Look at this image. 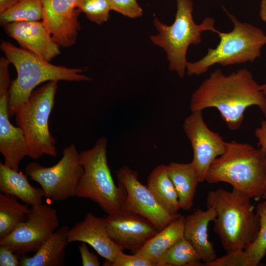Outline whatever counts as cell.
I'll return each mask as SVG.
<instances>
[{
	"label": "cell",
	"instance_id": "6da1fadb",
	"mask_svg": "<svg viewBox=\"0 0 266 266\" xmlns=\"http://www.w3.org/2000/svg\"><path fill=\"white\" fill-rule=\"evenodd\" d=\"M251 106H257L266 119V97L246 68L228 75L220 69L214 70L192 94L190 104L191 111L216 108L232 131L240 128Z\"/></svg>",
	"mask_w": 266,
	"mask_h": 266
},
{
	"label": "cell",
	"instance_id": "7a4b0ae2",
	"mask_svg": "<svg viewBox=\"0 0 266 266\" xmlns=\"http://www.w3.org/2000/svg\"><path fill=\"white\" fill-rule=\"evenodd\" d=\"M226 182L250 199L262 197L266 182V150L233 140L211 164L205 180Z\"/></svg>",
	"mask_w": 266,
	"mask_h": 266
},
{
	"label": "cell",
	"instance_id": "3957f363",
	"mask_svg": "<svg viewBox=\"0 0 266 266\" xmlns=\"http://www.w3.org/2000/svg\"><path fill=\"white\" fill-rule=\"evenodd\" d=\"M251 200L233 188L207 194L206 207L216 213L214 230L227 252L244 249L257 237L260 221Z\"/></svg>",
	"mask_w": 266,
	"mask_h": 266
},
{
	"label": "cell",
	"instance_id": "277c9868",
	"mask_svg": "<svg viewBox=\"0 0 266 266\" xmlns=\"http://www.w3.org/2000/svg\"><path fill=\"white\" fill-rule=\"evenodd\" d=\"M1 50L15 67L17 77L11 83L8 91L10 117L30 98L33 90L46 81L64 80L87 81L91 78L82 74L81 68H68L51 64L33 53L18 48L7 41H2Z\"/></svg>",
	"mask_w": 266,
	"mask_h": 266
},
{
	"label": "cell",
	"instance_id": "5b68a950",
	"mask_svg": "<svg viewBox=\"0 0 266 266\" xmlns=\"http://www.w3.org/2000/svg\"><path fill=\"white\" fill-rule=\"evenodd\" d=\"M224 10L233 24V30L227 33L217 30L218 44L208 48L206 54L194 62H188L186 73L189 76L206 72L215 65L222 66L253 63L260 58L262 49L266 45V34L260 28L239 21L224 7Z\"/></svg>",
	"mask_w": 266,
	"mask_h": 266
},
{
	"label": "cell",
	"instance_id": "8992f818",
	"mask_svg": "<svg viewBox=\"0 0 266 266\" xmlns=\"http://www.w3.org/2000/svg\"><path fill=\"white\" fill-rule=\"evenodd\" d=\"M176 12L174 21L170 25L160 21L157 17L153 20L158 33L150 36L151 42L166 53L168 68L183 78L186 72L188 61L186 55L189 47L201 42V34L205 31L216 33L215 20L206 17L200 24L193 18V2L191 0H175Z\"/></svg>",
	"mask_w": 266,
	"mask_h": 266
},
{
	"label": "cell",
	"instance_id": "52a82bcc",
	"mask_svg": "<svg viewBox=\"0 0 266 266\" xmlns=\"http://www.w3.org/2000/svg\"><path fill=\"white\" fill-rule=\"evenodd\" d=\"M107 139L100 137L91 149L79 153L83 173L79 181L76 197L91 200L107 214L120 210L127 193L124 186H116L108 165Z\"/></svg>",
	"mask_w": 266,
	"mask_h": 266
},
{
	"label": "cell",
	"instance_id": "ba28073f",
	"mask_svg": "<svg viewBox=\"0 0 266 266\" xmlns=\"http://www.w3.org/2000/svg\"><path fill=\"white\" fill-rule=\"evenodd\" d=\"M58 82L48 81L34 91L15 114L17 126L22 129L26 139L28 156L33 160L44 155L57 156L56 140L50 131L49 120Z\"/></svg>",
	"mask_w": 266,
	"mask_h": 266
},
{
	"label": "cell",
	"instance_id": "9c48e42d",
	"mask_svg": "<svg viewBox=\"0 0 266 266\" xmlns=\"http://www.w3.org/2000/svg\"><path fill=\"white\" fill-rule=\"evenodd\" d=\"M79 156L76 147L72 144L64 149L62 158L55 165L45 167L30 162L25 167V173L40 185L44 197L54 201L63 200L76 196L83 173Z\"/></svg>",
	"mask_w": 266,
	"mask_h": 266
},
{
	"label": "cell",
	"instance_id": "30bf717a",
	"mask_svg": "<svg viewBox=\"0 0 266 266\" xmlns=\"http://www.w3.org/2000/svg\"><path fill=\"white\" fill-rule=\"evenodd\" d=\"M59 226L55 208L42 203L31 205L27 220L0 240V245L10 249L20 259L29 252L35 253Z\"/></svg>",
	"mask_w": 266,
	"mask_h": 266
},
{
	"label": "cell",
	"instance_id": "8fae6325",
	"mask_svg": "<svg viewBox=\"0 0 266 266\" xmlns=\"http://www.w3.org/2000/svg\"><path fill=\"white\" fill-rule=\"evenodd\" d=\"M118 183L125 188L127 195L121 209L140 215L160 231L180 214H172L157 200L147 185L138 179L137 172L127 166L116 171Z\"/></svg>",
	"mask_w": 266,
	"mask_h": 266
},
{
	"label": "cell",
	"instance_id": "7c38bea8",
	"mask_svg": "<svg viewBox=\"0 0 266 266\" xmlns=\"http://www.w3.org/2000/svg\"><path fill=\"white\" fill-rule=\"evenodd\" d=\"M183 128L193 150L191 163L200 183L203 182L212 162L224 153L226 142L208 128L202 111H192L185 119Z\"/></svg>",
	"mask_w": 266,
	"mask_h": 266
},
{
	"label": "cell",
	"instance_id": "4fadbf2b",
	"mask_svg": "<svg viewBox=\"0 0 266 266\" xmlns=\"http://www.w3.org/2000/svg\"><path fill=\"white\" fill-rule=\"evenodd\" d=\"M105 219L109 236L122 250L136 252L159 231L146 218L122 209Z\"/></svg>",
	"mask_w": 266,
	"mask_h": 266
},
{
	"label": "cell",
	"instance_id": "5bb4252c",
	"mask_svg": "<svg viewBox=\"0 0 266 266\" xmlns=\"http://www.w3.org/2000/svg\"><path fill=\"white\" fill-rule=\"evenodd\" d=\"M77 0H42V22L53 40L63 47L76 42L81 27L78 18L81 11L75 6Z\"/></svg>",
	"mask_w": 266,
	"mask_h": 266
},
{
	"label": "cell",
	"instance_id": "9a60e30c",
	"mask_svg": "<svg viewBox=\"0 0 266 266\" xmlns=\"http://www.w3.org/2000/svg\"><path fill=\"white\" fill-rule=\"evenodd\" d=\"M11 82L9 75L0 76V151L4 164L19 170L20 162L28 156V149L24 132L10 121L8 110V91Z\"/></svg>",
	"mask_w": 266,
	"mask_h": 266
},
{
	"label": "cell",
	"instance_id": "2e32d148",
	"mask_svg": "<svg viewBox=\"0 0 266 266\" xmlns=\"http://www.w3.org/2000/svg\"><path fill=\"white\" fill-rule=\"evenodd\" d=\"M67 238L69 243L79 241L90 245L106 260L105 264L107 266H110L117 254L122 250L109 236L105 218L96 216L90 212L69 229Z\"/></svg>",
	"mask_w": 266,
	"mask_h": 266
},
{
	"label": "cell",
	"instance_id": "e0dca14e",
	"mask_svg": "<svg viewBox=\"0 0 266 266\" xmlns=\"http://www.w3.org/2000/svg\"><path fill=\"white\" fill-rule=\"evenodd\" d=\"M6 34L21 46L42 59L50 62L60 53L59 45L39 21L9 23L4 27Z\"/></svg>",
	"mask_w": 266,
	"mask_h": 266
},
{
	"label": "cell",
	"instance_id": "ac0fdd59",
	"mask_svg": "<svg viewBox=\"0 0 266 266\" xmlns=\"http://www.w3.org/2000/svg\"><path fill=\"white\" fill-rule=\"evenodd\" d=\"M216 216L215 210L198 208L185 217L184 237L194 246L204 266L217 258L213 243L208 239V227Z\"/></svg>",
	"mask_w": 266,
	"mask_h": 266
},
{
	"label": "cell",
	"instance_id": "d6986e66",
	"mask_svg": "<svg viewBox=\"0 0 266 266\" xmlns=\"http://www.w3.org/2000/svg\"><path fill=\"white\" fill-rule=\"evenodd\" d=\"M69 229L66 226L58 228L33 256L26 255L21 258L20 266H64L65 250L69 243L67 238Z\"/></svg>",
	"mask_w": 266,
	"mask_h": 266
},
{
	"label": "cell",
	"instance_id": "ffe728a7",
	"mask_svg": "<svg viewBox=\"0 0 266 266\" xmlns=\"http://www.w3.org/2000/svg\"><path fill=\"white\" fill-rule=\"evenodd\" d=\"M27 176L0 162V193L14 196L30 206L41 203L44 197L43 189L32 186Z\"/></svg>",
	"mask_w": 266,
	"mask_h": 266
},
{
	"label": "cell",
	"instance_id": "44dd1931",
	"mask_svg": "<svg viewBox=\"0 0 266 266\" xmlns=\"http://www.w3.org/2000/svg\"><path fill=\"white\" fill-rule=\"evenodd\" d=\"M167 169L177 194L180 208L191 210L194 205L195 195L200 183L191 162H173L167 166Z\"/></svg>",
	"mask_w": 266,
	"mask_h": 266
},
{
	"label": "cell",
	"instance_id": "7402d4cb",
	"mask_svg": "<svg viewBox=\"0 0 266 266\" xmlns=\"http://www.w3.org/2000/svg\"><path fill=\"white\" fill-rule=\"evenodd\" d=\"M185 217L180 215L151 238L135 254L155 262L179 239L184 237Z\"/></svg>",
	"mask_w": 266,
	"mask_h": 266
},
{
	"label": "cell",
	"instance_id": "603a6c76",
	"mask_svg": "<svg viewBox=\"0 0 266 266\" xmlns=\"http://www.w3.org/2000/svg\"><path fill=\"white\" fill-rule=\"evenodd\" d=\"M147 186L158 202L169 213L177 214L180 208L178 197L168 174L167 166H157L147 177Z\"/></svg>",
	"mask_w": 266,
	"mask_h": 266
},
{
	"label": "cell",
	"instance_id": "cb8c5ba5",
	"mask_svg": "<svg viewBox=\"0 0 266 266\" xmlns=\"http://www.w3.org/2000/svg\"><path fill=\"white\" fill-rule=\"evenodd\" d=\"M17 199L14 196L0 193V240L27 219L29 205L20 203Z\"/></svg>",
	"mask_w": 266,
	"mask_h": 266
},
{
	"label": "cell",
	"instance_id": "d4e9b609",
	"mask_svg": "<svg viewBox=\"0 0 266 266\" xmlns=\"http://www.w3.org/2000/svg\"><path fill=\"white\" fill-rule=\"evenodd\" d=\"M158 266H204L192 244L183 237L165 252L157 261Z\"/></svg>",
	"mask_w": 266,
	"mask_h": 266
},
{
	"label": "cell",
	"instance_id": "484cf974",
	"mask_svg": "<svg viewBox=\"0 0 266 266\" xmlns=\"http://www.w3.org/2000/svg\"><path fill=\"white\" fill-rule=\"evenodd\" d=\"M42 0H18L9 9L0 14V25L15 22L39 21L42 20Z\"/></svg>",
	"mask_w": 266,
	"mask_h": 266
},
{
	"label": "cell",
	"instance_id": "4316f807",
	"mask_svg": "<svg viewBox=\"0 0 266 266\" xmlns=\"http://www.w3.org/2000/svg\"><path fill=\"white\" fill-rule=\"evenodd\" d=\"M256 213L260 221V229L255 240L244 249L253 266H257L266 255V199L256 207Z\"/></svg>",
	"mask_w": 266,
	"mask_h": 266
},
{
	"label": "cell",
	"instance_id": "83f0119b",
	"mask_svg": "<svg viewBox=\"0 0 266 266\" xmlns=\"http://www.w3.org/2000/svg\"><path fill=\"white\" fill-rule=\"evenodd\" d=\"M75 6L90 21L99 25L108 20L112 10L109 0H77Z\"/></svg>",
	"mask_w": 266,
	"mask_h": 266
},
{
	"label": "cell",
	"instance_id": "f1b7e54d",
	"mask_svg": "<svg viewBox=\"0 0 266 266\" xmlns=\"http://www.w3.org/2000/svg\"><path fill=\"white\" fill-rule=\"evenodd\" d=\"M206 266H253V265L244 249H237L217 257Z\"/></svg>",
	"mask_w": 266,
	"mask_h": 266
},
{
	"label": "cell",
	"instance_id": "f546056e",
	"mask_svg": "<svg viewBox=\"0 0 266 266\" xmlns=\"http://www.w3.org/2000/svg\"><path fill=\"white\" fill-rule=\"evenodd\" d=\"M111 9L131 19L140 17L143 10L136 0H109Z\"/></svg>",
	"mask_w": 266,
	"mask_h": 266
},
{
	"label": "cell",
	"instance_id": "4dcf8cb0",
	"mask_svg": "<svg viewBox=\"0 0 266 266\" xmlns=\"http://www.w3.org/2000/svg\"><path fill=\"white\" fill-rule=\"evenodd\" d=\"M112 266H157L156 264L151 260L134 253L127 255L122 250L115 257L114 261L110 265Z\"/></svg>",
	"mask_w": 266,
	"mask_h": 266
},
{
	"label": "cell",
	"instance_id": "1f68e13d",
	"mask_svg": "<svg viewBox=\"0 0 266 266\" xmlns=\"http://www.w3.org/2000/svg\"><path fill=\"white\" fill-rule=\"evenodd\" d=\"M20 259L8 247L0 245V266H19Z\"/></svg>",
	"mask_w": 266,
	"mask_h": 266
},
{
	"label": "cell",
	"instance_id": "d6a6232c",
	"mask_svg": "<svg viewBox=\"0 0 266 266\" xmlns=\"http://www.w3.org/2000/svg\"><path fill=\"white\" fill-rule=\"evenodd\" d=\"M83 266H99L100 262L98 257L94 253L91 252L86 243L82 242L78 247Z\"/></svg>",
	"mask_w": 266,
	"mask_h": 266
},
{
	"label": "cell",
	"instance_id": "836d02e7",
	"mask_svg": "<svg viewBox=\"0 0 266 266\" xmlns=\"http://www.w3.org/2000/svg\"><path fill=\"white\" fill-rule=\"evenodd\" d=\"M255 135L258 140V147L266 150V119L262 121L260 126L255 129ZM266 191V182L264 193Z\"/></svg>",
	"mask_w": 266,
	"mask_h": 266
},
{
	"label": "cell",
	"instance_id": "e575fe53",
	"mask_svg": "<svg viewBox=\"0 0 266 266\" xmlns=\"http://www.w3.org/2000/svg\"><path fill=\"white\" fill-rule=\"evenodd\" d=\"M18 0H0V14L13 6Z\"/></svg>",
	"mask_w": 266,
	"mask_h": 266
},
{
	"label": "cell",
	"instance_id": "d590c367",
	"mask_svg": "<svg viewBox=\"0 0 266 266\" xmlns=\"http://www.w3.org/2000/svg\"><path fill=\"white\" fill-rule=\"evenodd\" d=\"M259 15L261 20L266 23V0L261 1Z\"/></svg>",
	"mask_w": 266,
	"mask_h": 266
},
{
	"label": "cell",
	"instance_id": "8d00e7d4",
	"mask_svg": "<svg viewBox=\"0 0 266 266\" xmlns=\"http://www.w3.org/2000/svg\"><path fill=\"white\" fill-rule=\"evenodd\" d=\"M260 87H261V89L262 91V92H263L264 94L266 97V83H264V84H263L262 85H260Z\"/></svg>",
	"mask_w": 266,
	"mask_h": 266
},
{
	"label": "cell",
	"instance_id": "74e56055",
	"mask_svg": "<svg viewBox=\"0 0 266 266\" xmlns=\"http://www.w3.org/2000/svg\"><path fill=\"white\" fill-rule=\"evenodd\" d=\"M262 198H263V199H266V191L264 193Z\"/></svg>",
	"mask_w": 266,
	"mask_h": 266
}]
</instances>
